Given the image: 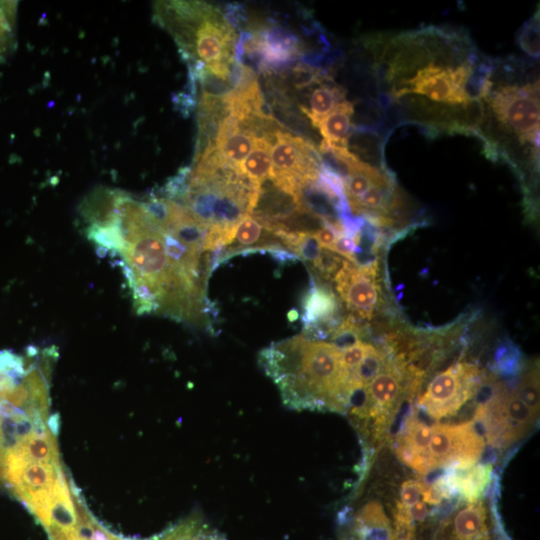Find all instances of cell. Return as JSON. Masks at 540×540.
Instances as JSON below:
<instances>
[{"mask_svg": "<svg viewBox=\"0 0 540 540\" xmlns=\"http://www.w3.org/2000/svg\"><path fill=\"white\" fill-rule=\"evenodd\" d=\"M259 364L288 407L344 411L349 406L352 374L331 343L298 335L263 349Z\"/></svg>", "mask_w": 540, "mask_h": 540, "instance_id": "cell-1", "label": "cell"}, {"mask_svg": "<svg viewBox=\"0 0 540 540\" xmlns=\"http://www.w3.org/2000/svg\"><path fill=\"white\" fill-rule=\"evenodd\" d=\"M487 398L480 402L475 420L484 430L487 442L505 448L524 437L533 427L538 414L501 383L492 381Z\"/></svg>", "mask_w": 540, "mask_h": 540, "instance_id": "cell-2", "label": "cell"}, {"mask_svg": "<svg viewBox=\"0 0 540 540\" xmlns=\"http://www.w3.org/2000/svg\"><path fill=\"white\" fill-rule=\"evenodd\" d=\"M539 81L522 86L506 85L490 89L485 100L497 119L518 136L521 143H531L538 148L539 142Z\"/></svg>", "mask_w": 540, "mask_h": 540, "instance_id": "cell-3", "label": "cell"}, {"mask_svg": "<svg viewBox=\"0 0 540 540\" xmlns=\"http://www.w3.org/2000/svg\"><path fill=\"white\" fill-rule=\"evenodd\" d=\"M482 383L477 366L458 362L436 375L418 400L432 419L454 415L479 390Z\"/></svg>", "mask_w": 540, "mask_h": 540, "instance_id": "cell-4", "label": "cell"}, {"mask_svg": "<svg viewBox=\"0 0 540 540\" xmlns=\"http://www.w3.org/2000/svg\"><path fill=\"white\" fill-rule=\"evenodd\" d=\"M436 50L432 51L431 59L414 76L392 86L391 97L417 93L432 101L462 106L473 101L454 81V70L462 63H458L444 46L439 51L437 46Z\"/></svg>", "mask_w": 540, "mask_h": 540, "instance_id": "cell-5", "label": "cell"}, {"mask_svg": "<svg viewBox=\"0 0 540 540\" xmlns=\"http://www.w3.org/2000/svg\"><path fill=\"white\" fill-rule=\"evenodd\" d=\"M236 34L222 12L210 4L194 23L185 46L179 50L186 63L199 60L206 66L231 65Z\"/></svg>", "mask_w": 540, "mask_h": 540, "instance_id": "cell-6", "label": "cell"}, {"mask_svg": "<svg viewBox=\"0 0 540 540\" xmlns=\"http://www.w3.org/2000/svg\"><path fill=\"white\" fill-rule=\"evenodd\" d=\"M485 441L473 422L434 424L428 447L430 472L438 468L466 470L484 452Z\"/></svg>", "mask_w": 540, "mask_h": 540, "instance_id": "cell-7", "label": "cell"}, {"mask_svg": "<svg viewBox=\"0 0 540 540\" xmlns=\"http://www.w3.org/2000/svg\"><path fill=\"white\" fill-rule=\"evenodd\" d=\"M332 281L349 315L357 320L369 321L381 308L383 293L378 260L359 266L345 259Z\"/></svg>", "mask_w": 540, "mask_h": 540, "instance_id": "cell-8", "label": "cell"}, {"mask_svg": "<svg viewBox=\"0 0 540 540\" xmlns=\"http://www.w3.org/2000/svg\"><path fill=\"white\" fill-rule=\"evenodd\" d=\"M271 177H289L302 182L318 178L323 165L318 149L300 136H294L285 128L274 134L271 147Z\"/></svg>", "mask_w": 540, "mask_h": 540, "instance_id": "cell-9", "label": "cell"}, {"mask_svg": "<svg viewBox=\"0 0 540 540\" xmlns=\"http://www.w3.org/2000/svg\"><path fill=\"white\" fill-rule=\"evenodd\" d=\"M404 376H407L404 370L389 357L384 369L366 386V403L358 416L372 419L376 426H385L396 411Z\"/></svg>", "mask_w": 540, "mask_h": 540, "instance_id": "cell-10", "label": "cell"}, {"mask_svg": "<svg viewBox=\"0 0 540 540\" xmlns=\"http://www.w3.org/2000/svg\"><path fill=\"white\" fill-rule=\"evenodd\" d=\"M304 209L299 183L289 177H270L260 184L251 215L263 223H277Z\"/></svg>", "mask_w": 540, "mask_h": 540, "instance_id": "cell-11", "label": "cell"}, {"mask_svg": "<svg viewBox=\"0 0 540 540\" xmlns=\"http://www.w3.org/2000/svg\"><path fill=\"white\" fill-rule=\"evenodd\" d=\"M430 438L431 426L416 415H409L396 439V453L399 459L420 474L429 473Z\"/></svg>", "mask_w": 540, "mask_h": 540, "instance_id": "cell-12", "label": "cell"}, {"mask_svg": "<svg viewBox=\"0 0 540 540\" xmlns=\"http://www.w3.org/2000/svg\"><path fill=\"white\" fill-rule=\"evenodd\" d=\"M278 248L285 249L278 235L251 214H246L237 224L233 241L224 248L222 263L237 254Z\"/></svg>", "mask_w": 540, "mask_h": 540, "instance_id": "cell-13", "label": "cell"}, {"mask_svg": "<svg viewBox=\"0 0 540 540\" xmlns=\"http://www.w3.org/2000/svg\"><path fill=\"white\" fill-rule=\"evenodd\" d=\"M446 540H490L486 508L480 501L467 502L444 526Z\"/></svg>", "mask_w": 540, "mask_h": 540, "instance_id": "cell-14", "label": "cell"}, {"mask_svg": "<svg viewBox=\"0 0 540 540\" xmlns=\"http://www.w3.org/2000/svg\"><path fill=\"white\" fill-rule=\"evenodd\" d=\"M341 540H397L389 520L379 503L365 505L348 535Z\"/></svg>", "mask_w": 540, "mask_h": 540, "instance_id": "cell-15", "label": "cell"}, {"mask_svg": "<svg viewBox=\"0 0 540 540\" xmlns=\"http://www.w3.org/2000/svg\"><path fill=\"white\" fill-rule=\"evenodd\" d=\"M7 450H11L27 460L54 465L60 464L56 439L47 425L23 437Z\"/></svg>", "mask_w": 540, "mask_h": 540, "instance_id": "cell-16", "label": "cell"}, {"mask_svg": "<svg viewBox=\"0 0 540 540\" xmlns=\"http://www.w3.org/2000/svg\"><path fill=\"white\" fill-rule=\"evenodd\" d=\"M346 91L343 87L329 80L319 84L309 96V108L300 106L301 111L310 119L311 124H317L330 114L337 104L344 101Z\"/></svg>", "mask_w": 540, "mask_h": 540, "instance_id": "cell-17", "label": "cell"}, {"mask_svg": "<svg viewBox=\"0 0 540 540\" xmlns=\"http://www.w3.org/2000/svg\"><path fill=\"white\" fill-rule=\"evenodd\" d=\"M353 113L354 105L352 102L344 100L337 104L335 109L316 126L323 140L330 144L347 147Z\"/></svg>", "mask_w": 540, "mask_h": 540, "instance_id": "cell-18", "label": "cell"}, {"mask_svg": "<svg viewBox=\"0 0 540 540\" xmlns=\"http://www.w3.org/2000/svg\"><path fill=\"white\" fill-rule=\"evenodd\" d=\"M491 472L488 464L476 465L464 475L445 477V482L450 494L458 492L467 502H475L487 487Z\"/></svg>", "mask_w": 540, "mask_h": 540, "instance_id": "cell-19", "label": "cell"}, {"mask_svg": "<svg viewBox=\"0 0 540 540\" xmlns=\"http://www.w3.org/2000/svg\"><path fill=\"white\" fill-rule=\"evenodd\" d=\"M272 143L273 141L267 137L256 138L252 151L240 166V171L254 183L261 184L271 177Z\"/></svg>", "mask_w": 540, "mask_h": 540, "instance_id": "cell-20", "label": "cell"}, {"mask_svg": "<svg viewBox=\"0 0 540 540\" xmlns=\"http://www.w3.org/2000/svg\"><path fill=\"white\" fill-rule=\"evenodd\" d=\"M386 353L370 344L367 353L352 373V382L355 387H366L369 382L381 372L387 361Z\"/></svg>", "mask_w": 540, "mask_h": 540, "instance_id": "cell-21", "label": "cell"}, {"mask_svg": "<svg viewBox=\"0 0 540 540\" xmlns=\"http://www.w3.org/2000/svg\"><path fill=\"white\" fill-rule=\"evenodd\" d=\"M351 315L343 319L330 336L331 344L342 351L361 341L365 334V325Z\"/></svg>", "mask_w": 540, "mask_h": 540, "instance_id": "cell-22", "label": "cell"}, {"mask_svg": "<svg viewBox=\"0 0 540 540\" xmlns=\"http://www.w3.org/2000/svg\"><path fill=\"white\" fill-rule=\"evenodd\" d=\"M519 398L536 414L539 412V373L535 365L520 378L516 390Z\"/></svg>", "mask_w": 540, "mask_h": 540, "instance_id": "cell-23", "label": "cell"}, {"mask_svg": "<svg viewBox=\"0 0 540 540\" xmlns=\"http://www.w3.org/2000/svg\"><path fill=\"white\" fill-rule=\"evenodd\" d=\"M517 43L522 51L532 58H539V13L529 19L519 29L516 36Z\"/></svg>", "mask_w": 540, "mask_h": 540, "instance_id": "cell-24", "label": "cell"}, {"mask_svg": "<svg viewBox=\"0 0 540 540\" xmlns=\"http://www.w3.org/2000/svg\"><path fill=\"white\" fill-rule=\"evenodd\" d=\"M370 343L359 341L353 346L340 351L342 366L351 374L364 358L369 349Z\"/></svg>", "mask_w": 540, "mask_h": 540, "instance_id": "cell-25", "label": "cell"}, {"mask_svg": "<svg viewBox=\"0 0 540 540\" xmlns=\"http://www.w3.org/2000/svg\"><path fill=\"white\" fill-rule=\"evenodd\" d=\"M322 247L310 234H303L295 250V254L306 263L313 264L321 253Z\"/></svg>", "mask_w": 540, "mask_h": 540, "instance_id": "cell-26", "label": "cell"}, {"mask_svg": "<svg viewBox=\"0 0 540 540\" xmlns=\"http://www.w3.org/2000/svg\"><path fill=\"white\" fill-rule=\"evenodd\" d=\"M496 360L503 371L513 372L518 368L519 351L511 343H503L497 350Z\"/></svg>", "mask_w": 540, "mask_h": 540, "instance_id": "cell-27", "label": "cell"}, {"mask_svg": "<svg viewBox=\"0 0 540 540\" xmlns=\"http://www.w3.org/2000/svg\"><path fill=\"white\" fill-rule=\"evenodd\" d=\"M359 248L353 237L342 235L337 238L330 251L355 264V255Z\"/></svg>", "mask_w": 540, "mask_h": 540, "instance_id": "cell-28", "label": "cell"}, {"mask_svg": "<svg viewBox=\"0 0 540 540\" xmlns=\"http://www.w3.org/2000/svg\"><path fill=\"white\" fill-rule=\"evenodd\" d=\"M423 484L418 481L408 480L404 482L400 489V504L409 507L422 497Z\"/></svg>", "mask_w": 540, "mask_h": 540, "instance_id": "cell-29", "label": "cell"}, {"mask_svg": "<svg viewBox=\"0 0 540 540\" xmlns=\"http://www.w3.org/2000/svg\"><path fill=\"white\" fill-rule=\"evenodd\" d=\"M222 14L232 26L237 27L240 31L242 30V26L247 22V13L241 4H226Z\"/></svg>", "mask_w": 540, "mask_h": 540, "instance_id": "cell-30", "label": "cell"}, {"mask_svg": "<svg viewBox=\"0 0 540 540\" xmlns=\"http://www.w3.org/2000/svg\"><path fill=\"white\" fill-rule=\"evenodd\" d=\"M172 101L175 109L178 110L184 117L189 116L197 106L196 97L192 96L188 92L174 93L172 95Z\"/></svg>", "mask_w": 540, "mask_h": 540, "instance_id": "cell-31", "label": "cell"}, {"mask_svg": "<svg viewBox=\"0 0 540 540\" xmlns=\"http://www.w3.org/2000/svg\"><path fill=\"white\" fill-rule=\"evenodd\" d=\"M313 237L317 240L318 244L325 249L330 250L339 235L333 229V227L327 222L324 227L313 234Z\"/></svg>", "mask_w": 540, "mask_h": 540, "instance_id": "cell-32", "label": "cell"}, {"mask_svg": "<svg viewBox=\"0 0 540 540\" xmlns=\"http://www.w3.org/2000/svg\"><path fill=\"white\" fill-rule=\"evenodd\" d=\"M267 252H269L272 258L280 264L293 263L299 260L297 255L284 248L271 249Z\"/></svg>", "mask_w": 540, "mask_h": 540, "instance_id": "cell-33", "label": "cell"}, {"mask_svg": "<svg viewBox=\"0 0 540 540\" xmlns=\"http://www.w3.org/2000/svg\"><path fill=\"white\" fill-rule=\"evenodd\" d=\"M3 451H2V447L0 445V479L3 477Z\"/></svg>", "mask_w": 540, "mask_h": 540, "instance_id": "cell-34", "label": "cell"}, {"mask_svg": "<svg viewBox=\"0 0 540 540\" xmlns=\"http://www.w3.org/2000/svg\"><path fill=\"white\" fill-rule=\"evenodd\" d=\"M0 445H1V431H0Z\"/></svg>", "mask_w": 540, "mask_h": 540, "instance_id": "cell-35", "label": "cell"}]
</instances>
